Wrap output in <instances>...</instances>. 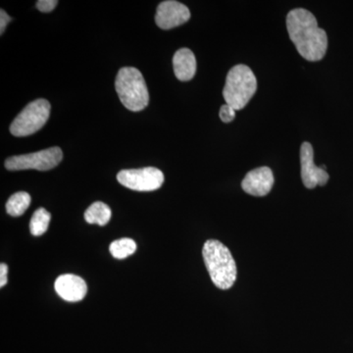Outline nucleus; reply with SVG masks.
Returning a JSON list of instances; mask_svg holds the SVG:
<instances>
[{
    "label": "nucleus",
    "instance_id": "nucleus-4",
    "mask_svg": "<svg viewBox=\"0 0 353 353\" xmlns=\"http://www.w3.org/2000/svg\"><path fill=\"white\" fill-rule=\"evenodd\" d=\"M116 92L120 101L129 110L138 112L143 110L150 102V94L143 76L134 67L120 70L115 81Z\"/></svg>",
    "mask_w": 353,
    "mask_h": 353
},
{
    "label": "nucleus",
    "instance_id": "nucleus-1",
    "mask_svg": "<svg viewBox=\"0 0 353 353\" xmlns=\"http://www.w3.org/2000/svg\"><path fill=\"white\" fill-rule=\"evenodd\" d=\"M290 41L299 54L308 61H320L328 48V37L318 27L315 16L303 8L294 9L287 16Z\"/></svg>",
    "mask_w": 353,
    "mask_h": 353
},
{
    "label": "nucleus",
    "instance_id": "nucleus-13",
    "mask_svg": "<svg viewBox=\"0 0 353 353\" xmlns=\"http://www.w3.org/2000/svg\"><path fill=\"white\" fill-rule=\"evenodd\" d=\"M111 209L108 205L101 201L92 203L85 212V220L88 224H97L99 226H105L110 221Z\"/></svg>",
    "mask_w": 353,
    "mask_h": 353
},
{
    "label": "nucleus",
    "instance_id": "nucleus-14",
    "mask_svg": "<svg viewBox=\"0 0 353 353\" xmlns=\"http://www.w3.org/2000/svg\"><path fill=\"white\" fill-rule=\"evenodd\" d=\"M30 203H31V196L28 192H16L7 201L6 212L13 217H19L29 208Z\"/></svg>",
    "mask_w": 353,
    "mask_h": 353
},
{
    "label": "nucleus",
    "instance_id": "nucleus-17",
    "mask_svg": "<svg viewBox=\"0 0 353 353\" xmlns=\"http://www.w3.org/2000/svg\"><path fill=\"white\" fill-rule=\"evenodd\" d=\"M236 111L232 106L224 104V105L221 106L220 109L219 115L221 120L224 123L232 122L234 117H236Z\"/></svg>",
    "mask_w": 353,
    "mask_h": 353
},
{
    "label": "nucleus",
    "instance_id": "nucleus-20",
    "mask_svg": "<svg viewBox=\"0 0 353 353\" xmlns=\"http://www.w3.org/2000/svg\"><path fill=\"white\" fill-rule=\"evenodd\" d=\"M7 273L8 266L6 263L0 265V287L3 288L7 284Z\"/></svg>",
    "mask_w": 353,
    "mask_h": 353
},
{
    "label": "nucleus",
    "instance_id": "nucleus-5",
    "mask_svg": "<svg viewBox=\"0 0 353 353\" xmlns=\"http://www.w3.org/2000/svg\"><path fill=\"white\" fill-rule=\"evenodd\" d=\"M50 114V102L46 99H37L28 104L15 118L11 124L10 132L18 138L31 136L46 125Z\"/></svg>",
    "mask_w": 353,
    "mask_h": 353
},
{
    "label": "nucleus",
    "instance_id": "nucleus-18",
    "mask_svg": "<svg viewBox=\"0 0 353 353\" xmlns=\"http://www.w3.org/2000/svg\"><path fill=\"white\" fill-rule=\"evenodd\" d=\"M57 0H39L37 2V8L41 12L48 13L57 7Z\"/></svg>",
    "mask_w": 353,
    "mask_h": 353
},
{
    "label": "nucleus",
    "instance_id": "nucleus-2",
    "mask_svg": "<svg viewBox=\"0 0 353 353\" xmlns=\"http://www.w3.org/2000/svg\"><path fill=\"white\" fill-rule=\"evenodd\" d=\"M202 255L213 284L221 290L231 289L238 271L229 248L219 241L209 240L204 243Z\"/></svg>",
    "mask_w": 353,
    "mask_h": 353
},
{
    "label": "nucleus",
    "instance_id": "nucleus-9",
    "mask_svg": "<svg viewBox=\"0 0 353 353\" xmlns=\"http://www.w3.org/2000/svg\"><path fill=\"white\" fill-rule=\"evenodd\" d=\"M301 179L307 189H314L317 185H325L328 183V173L314 164V152L309 143L301 145Z\"/></svg>",
    "mask_w": 353,
    "mask_h": 353
},
{
    "label": "nucleus",
    "instance_id": "nucleus-19",
    "mask_svg": "<svg viewBox=\"0 0 353 353\" xmlns=\"http://www.w3.org/2000/svg\"><path fill=\"white\" fill-rule=\"evenodd\" d=\"M1 17H0V32H1V34H3L4 31H6L7 25H8V23L11 22V18L9 17L8 15H7V13L6 11L2 10L1 9Z\"/></svg>",
    "mask_w": 353,
    "mask_h": 353
},
{
    "label": "nucleus",
    "instance_id": "nucleus-7",
    "mask_svg": "<svg viewBox=\"0 0 353 353\" xmlns=\"http://www.w3.org/2000/svg\"><path fill=\"white\" fill-rule=\"evenodd\" d=\"M118 182L128 189L137 192H153L164 183V175L159 169L146 167L141 169L122 170L117 175Z\"/></svg>",
    "mask_w": 353,
    "mask_h": 353
},
{
    "label": "nucleus",
    "instance_id": "nucleus-8",
    "mask_svg": "<svg viewBox=\"0 0 353 353\" xmlns=\"http://www.w3.org/2000/svg\"><path fill=\"white\" fill-rule=\"evenodd\" d=\"M190 18V9L185 4L174 0H167L158 6L155 23L160 29L170 30L185 24Z\"/></svg>",
    "mask_w": 353,
    "mask_h": 353
},
{
    "label": "nucleus",
    "instance_id": "nucleus-12",
    "mask_svg": "<svg viewBox=\"0 0 353 353\" xmlns=\"http://www.w3.org/2000/svg\"><path fill=\"white\" fill-rule=\"evenodd\" d=\"M173 67L176 79L188 82L196 75V57L189 48H181L174 55Z\"/></svg>",
    "mask_w": 353,
    "mask_h": 353
},
{
    "label": "nucleus",
    "instance_id": "nucleus-6",
    "mask_svg": "<svg viewBox=\"0 0 353 353\" xmlns=\"http://www.w3.org/2000/svg\"><path fill=\"white\" fill-rule=\"evenodd\" d=\"M62 158H63V153L61 148L54 146L41 152L8 158L6 161V167L9 171L31 170V169L48 171L55 168L61 162Z\"/></svg>",
    "mask_w": 353,
    "mask_h": 353
},
{
    "label": "nucleus",
    "instance_id": "nucleus-3",
    "mask_svg": "<svg viewBox=\"0 0 353 353\" xmlns=\"http://www.w3.org/2000/svg\"><path fill=\"white\" fill-rule=\"evenodd\" d=\"M257 80L252 70L246 65H236L228 73L223 97L234 110L245 108L256 92Z\"/></svg>",
    "mask_w": 353,
    "mask_h": 353
},
{
    "label": "nucleus",
    "instance_id": "nucleus-16",
    "mask_svg": "<svg viewBox=\"0 0 353 353\" xmlns=\"http://www.w3.org/2000/svg\"><path fill=\"white\" fill-rule=\"evenodd\" d=\"M109 250L114 259H124L136 252L137 243L131 239H121L114 241Z\"/></svg>",
    "mask_w": 353,
    "mask_h": 353
},
{
    "label": "nucleus",
    "instance_id": "nucleus-15",
    "mask_svg": "<svg viewBox=\"0 0 353 353\" xmlns=\"http://www.w3.org/2000/svg\"><path fill=\"white\" fill-rule=\"evenodd\" d=\"M50 213L44 208H39L30 222V231L32 236H39L46 233L50 226Z\"/></svg>",
    "mask_w": 353,
    "mask_h": 353
},
{
    "label": "nucleus",
    "instance_id": "nucleus-11",
    "mask_svg": "<svg viewBox=\"0 0 353 353\" xmlns=\"http://www.w3.org/2000/svg\"><path fill=\"white\" fill-rule=\"evenodd\" d=\"M54 287L58 296L69 303L83 301L88 292L85 281L73 274L59 276L55 281Z\"/></svg>",
    "mask_w": 353,
    "mask_h": 353
},
{
    "label": "nucleus",
    "instance_id": "nucleus-10",
    "mask_svg": "<svg viewBox=\"0 0 353 353\" xmlns=\"http://www.w3.org/2000/svg\"><path fill=\"white\" fill-rule=\"evenodd\" d=\"M273 185V172L269 167H260L246 174L241 188L250 196H265L271 192Z\"/></svg>",
    "mask_w": 353,
    "mask_h": 353
}]
</instances>
